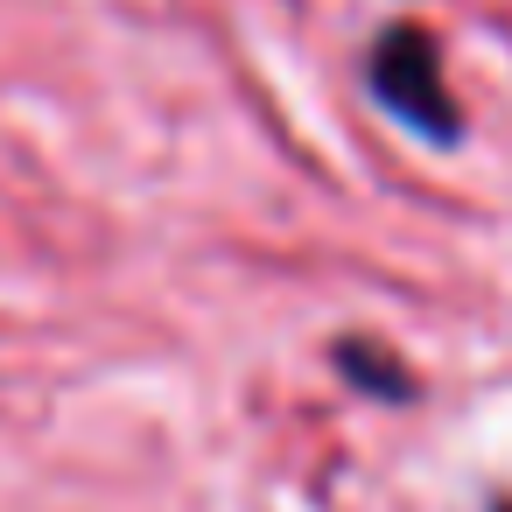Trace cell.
<instances>
[{"label":"cell","instance_id":"obj_1","mask_svg":"<svg viewBox=\"0 0 512 512\" xmlns=\"http://www.w3.org/2000/svg\"><path fill=\"white\" fill-rule=\"evenodd\" d=\"M365 92L379 99L386 120H400L428 148H456L463 141V113L449 99L442 43H435L428 22H386L372 36V50H365Z\"/></svg>","mask_w":512,"mask_h":512},{"label":"cell","instance_id":"obj_2","mask_svg":"<svg viewBox=\"0 0 512 512\" xmlns=\"http://www.w3.org/2000/svg\"><path fill=\"white\" fill-rule=\"evenodd\" d=\"M330 358H337V372H344L358 393H372V400H407V393H414V372H407L386 344H372V337H337Z\"/></svg>","mask_w":512,"mask_h":512},{"label":"cell","instance_id":"obj_3","mask_svg":"<svg viewBox=\"0 0 512 512\" xmlns=\"http://www.w3.org/2000/svg\"><path fill=\"white\" fill-rule=\"evenodd\" d=\"M491 512H512V498H498V505H491Z\"/></svg>","mask_w":512,"mask_h":512}]
</instances>
